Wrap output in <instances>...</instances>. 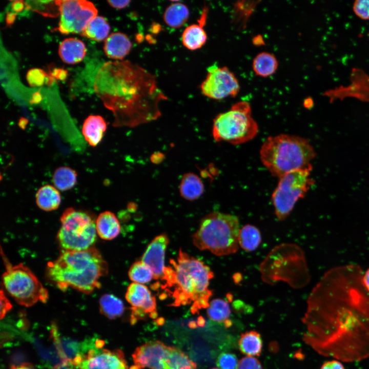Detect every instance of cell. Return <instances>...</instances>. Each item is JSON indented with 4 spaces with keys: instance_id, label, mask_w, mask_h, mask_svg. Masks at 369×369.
Listing matches in <instances>:
<instances>
[{
    "instance_id": "obj_1",
    "label": "cell",
    "mask_w": 369,
    "mask_h": 369,
    "mask_svg": "<svg viewBox=\"0 0 369 369\" xmlns=\"http://www.w3.org/2000/svg\"><path fill=\"white\" fill-rule=\"evenodd\" d=\"M363 274L355 264L334 267L309 294L303 340L320 355L344 362L369 357V292Z\"/></svg>"
},
{
    "instance_id": "obj_2",
    "label": "cell",
    "mask_w": 369,
    "mask_h": 369,
    "mask_svg": "<svg viewBox=\"0 0 369 369\" xmlns=\"http://www.w3.org/2000/svg\"><path fill=\"white\" fill-rule=\"evenodd\" d=\"M94 88L112 112L115 127H135L156 120L161 115L159 102L168 99L155 75L127 60L104 63Z\"/></svg>"
},
{
    "instance_id": "obj_3",
    "label": "cell",
    "mask_w": 369,
    "mask_h": 369,
    "mask_svg": "<svg viewBox=\"0 0 369 369\" xmlns=\"http://www.w3.org/2000/svg\"><path fill=\"white\" fill-rule=\"evenodd\" d=\"M166 266L159 286L173 298L171 305L191 304L193 314L208 308L213 292L209 288L214 273L201 260L179 251L177 260Z\"/></svg>"
},
{
    "instance_id": "obj_4",
    "label": "cell",
    "mask_w": 369,
    "mask_h": 369,
    "mask_svg": "<svg viewBox=\"0 0 369 369\" xmlns=\"http://www.w3.org/2000/svg\"><path fill=\"white\" fill-rule=\"evenodd\" d=\"M47 278L62 291L72 288L89 294L100 287L99 279L108 273L107 262L94 247L80 251H62L46 269Z\"/></svg>"
},
{
    "instance_id": "obj_5",
    "label": "cell",
    "mask_w": 369,
    "mask_h": 369,
    "mask_svg": "<svg viewBox=\"0 0 369 369\" xmlns=\"http://www.w3.org/2000/svg\"><path fill=\"white\" fill-rule=\"evenodd\" d=\"M315 156V151L308 139L285 134L269 137L260 150L262 164L278 178L294 171H311V161Z\"/></svg>"
},
{
    "instance_id": "obj_6",
    "label": "cell",
    "mask_w": 369,
    "mask_h": 369,
    "mask_svg": "<svg viewBox=\"0 0 369 369\" xmlns=\"http://www.w3.org/2000/svg\"><path fill=\"white\" fill-rule=\"evenodd\" d=\"M239 230L237 216L213 212L201 219L193 243L199 250H209L218 256L230 255L238 249Z\"/></svg>"
},
{
    "instance_id": "obj_7",
    "label": "cell",
    "mask_w": 369,
    "mask_h": 369,
    "mask_svg": "<svg viewBox=\"0 0 369 369\" xmlns=\"http://www.w3.org/2000/svg\"><path fill=\"white\" fill-rule=\"evenodd\" d=\"M260 269L262 279L270 284L283 280L293 287L298 288L296 277L300 275L309 278L303 252L293 244H282L275 248Z\"/></svg>"
},
{
    "instance_id": "obj_8",
    "label": "cell",
    "mask_w": 369,
    "mask_h": 369,
    "mask_svg": "<svg viewBox=\"0 0 369 369\" xmlns=\"http://www.w3.org/2000/svg\"><path fill=\"white\" fill-rule=\"evenodd\" d=\"M258 132V126L252 116L251 106L245 101L236 102L213 119L212 134L218 142L241 144L253 139Z\"/></svg>"
},
{
    "instance_id": "obj_9",
    "label": "cell",
    "mask_w": 369,
    "mask_h": 369,
    "mask_svg": "<svg viewBox=\"0 0 369 369\" xmlns=\"http://www.w3.org/2000/svg\"><path fill=\"white\" fill-rule=\"evenodd\" d=\"M96 219L90 213L72 207L60 217L57 241L63 251H80L94 246L96 240Z\"/></svg>"
},
{
    "instance_id": "obj_10",
    "label": "cell",
    "mask_w": 369,
    "mask_h": 369,
    "mask_svg": "<svg viewBox=\"0 0 369 369\" xmlns=\"http://www.w3.org/2000/svg\"><path fill=\"white\" fill-rule=\"evenodd\" d=\"M5 262L6 271L2 275L3 283L18 304L29 307L39 301H47L48 290L27 266L22 263L13 265L6 260Z\"/></svg>"
},
{
    "instance_id": "obj_11",
    "label": "cell",
    "mask_w": 369,
    "mask_h": 369,
    "mask_svg": "<svg viewBox=\"0 0 369 369\" xmlns=\"http://www.w3.org/2000/svg\"><path fill=\"white\" fill-rule=\"evenodd\" d=\"M311 170H301L289 172L279 178L272 195L275 213L278 219L284 220L297 201L304 196L314 180L310 177Z\"/></svg>"
},
{
    "instance_id": "obj_12",
    "label": "cell",
    "mask_w": 369,
    "mask_h": 369,
    "mask_svg": "<svg viewBox=\"0 0 369 369\" xmlns=\"http://www.w3.org/2000/svg\"><path fill=\"white\" fill-rule=\"evenodd\" d=\"M60 20L57 30L61 33H80L93 18L97 10L93 3L84 0L57 1Z\"/></svg>"
},
{
    "instance_id": "obj_13",
    "label": "cell",
    "mask_w": 369,
    "mask_h": 369,
    "mask_svg": "<svg viewBox=\"0 0 369 369\" xmlns=\"http://www.w3.org/2000/svg\"><path fill=\"white\" fill-rule=\"evenodd\" d=\"M202 93L216 100L235 96L239 92L240 85L234 74L227 67L213 65L208 69L205 79L200 85Z\"/></svg>"
},
{
    "instance_id": "obj_14",
    "label": "cell",
    "mask_w": 369,
    "mask_h": 369,
    "mask_svg": "<svg viewBox=\"0 0 369 369\" xmlns=\"http://www.w3.org/2000/svg\"><path fill=\"white\" fill-rule=\"evenodd\" d=\"M103 341L96 342L95 348L86 354H77L73 360L79 369H128L123 352L102 348Z\"/></svg>"
},
{
    "instance_id": "obj_15",
    "label": "cell",
    "mask_w": 369,
    "mask_h": 369,
    "mask_svg": "<svg viewBox=\"0 0 369 369\" xmlns=\"http://www.w3.org/2000/svg\"><path fill=\"white\" fill-rule=\"evenodd\" d=\"M170 346L158 340L150 341L137 347L132 354L137 369H170L168 358Z\"/></svg>"
},
{
    "instance_id": "obj_16",
    "label": "cell",
    "mask_w": 369,
    "mask_h": 369,
    "mask_svg": "<svg viewBox=\"0 0 369 369\" xmlns=\"http://www.w3.org/2000/svg\"><path fill=\"white\" fill-rule=\"evenodd\" d=\"M125 297L131 305L132 322L142 319L146 314L152 318L157 317L156 299L146 285L134 282L130 284Z\"/></svg>"
},
{
    "instance_id": "obj_17",
    "label": "cell",
    "mask_w": 369,
    "mask_h": 369,
    "mask_svg": "<svg viewBox=\"0 0 369 369\" xmlns=\"http://www.w3.org/2000/svg\"><path fill=\"white\" fill-rule=\"evenodd\" d=\"M169 243L167 234H161L155 237L148 245L141 257L152 270L153 279L162 281L164 276L165 252Z\"/></svg>"
},
{
    "instance_id": "obj_18",
    "label": "cell",
    "mask_w": 369,
    "mask_h": 369,
    "mask_svg": "<svg viewBox=\"0 0 369 369\" xmlns=\"http://www.w3.org/2000/svg\"><path fill=\"white\" fill-rule=\"evenodd\" d=\"M208 9L202 12L198 24H192L183 30L181 39L183 46L189 50H195L201 48L206 43L207 35L203 29L206 21Z\"/></svg>"
},
{
    "instance_id": "obj_19",
    "label": "cell",
    "mask_w": 369,
    "mask_h": 369,
    "mask_svg": "<svg viewBox=\"0 0 369 369\" xmlns=\"http://www.w3.org/2000/svg\"><path fill=\"white\" fill-rule=\"evenodd\" d=\"M132 43L127 35L121 32H113L105 39L104 50L109 58L122 60L131 51Z\"/></svg>"
},
{
    "instance_id": "obj_20",
    "label": "cell",
    "mask_w": 369,
    "mask_h": 369,
    "mask_svg": "<svg viewBox=\"0 0 369 369\" xmlns=\"http://www.w3.org/2000/svg\"><path fill=\"white\" fill-rule=\"evenodd\" d=\"M107 129V124L100 115H91L84 120L81 133L88 144L96 147L101 141Z\"/></svg>"
},
{
    "instance_id": "obj_21",
    "label": "cell",
    "mask_w": 369,
    "mask_h": 369,
    "mask_svg": "<svg viewBox=\"0 0 369 369\" xmlns=\"http://www.w3.org/2000/svg\"><path fill=\"white\" fill-rule=\"evenodd\" d=\"M58 54L64 63L75 64L83 59L86 54V48L81 40L76 38H68L60 43Z\"/></svg>"
},
{
    "instance_id": "obj_22",
    "label": "cell",
    "mask_w": 369,
    "mask_h": 369,
    "mask_svg": "<svg viewBox=\"0 0 369 369\" xmlns=\"http://www.w3.org/2000/svg\"><path fill=\"white\" fill-rule=\"evenodd\" d=\"M97 234L104 240H112L120 233V225L115 215L106 211L99 214L96 219Z\"/></svg>"
},
{
    "instance_id": "obj_23",
    "label": "cell",
    "mask_w": 369,
    "mask_h": 369,
    "mask_svg": "<svg viewBox=\"0 0 369 369\" xmlns=\"http://www.w3.org/2000/svg\"><path fill=\"white\" fill-rule=\"evenodd\" d=\"M37 207L45 211L56 210L61 202L59 191L54 186L45 184L39 188L35 194Z\"/></svg>"
},
{
    "instance_id": "obj_24",
    "label": "cell",
    "mask_w": 369,
    "mask_h": 369,
    "mask_svg": "<svg viewBox=\"0 0 369 369\" xmlns=\"http://www.w3.org/2000/svg\"><path fill=\"white\" fill-rule=\"evenodd\" d=\"M204 185L196 174L189 172L182 177L179 185L181 197L188 200H194L200 197L204 192Z\"/></svg>"
},
{
    "instance_id": "obj_25",
    "label": "cell",
    "mask_w": 369,
    "mask_h": 369,
    "mask_svg": "<svg viewBox=\"0 0 369 369\" xmlns=\"http://www.w3.org/2000/svg\"><path fill=\"white\" fill-rule=\"evenodd\" d=\"M278 67L275 56L270 52H262L253 59L252 69L255 74L260 77H266L274 74Z\"/></svg>"
},
{
    "instance_id": "obj_26",
    "label": "cell",
    "mask_w": 369,
    "mask_h": 369,
    "mask_svg": "<svg viewBox=\"0 0 369 369\" xmlns=\"http://www.w3.org/2000/svg\"><path fill=\"white\" fill-rule=\"evenodd\" d=\"M190 11L188 7L180 3L171 4L163 14L165 23L173 28L182 27L188 20Z\"/></svg>"
},
{
    "instance_id": "obj_27",
    "label": "cell",
    "mask_w": 369,
    "mask_h": 369,
    "mask_svg": "<svg viewBox=\"0 0 369 369\" xmlns=\"http://www.w3.org/2000/svg\"><path fill=\"white\" fill-rule=\"evenodd\" d=\"M110 27L102 16H96L86 26L81 35L96 42L106 39L109 33Z\"/></svg>"
},
{
    "instance_id": "obj_28",
    "label": "cell",
    "mask_w": 369,
    "mask_h": 369,
    "mask_svg": "<svg viewBox=\"0 0 369 369\" xmlns=\"http://www.w3.org/2000/svg\"><path fill=\"white\" fill-rule=\"evenodd\" d=\"M240 351L247 356H258L262 351V342L261 336L255 331L242 334L238 341Z\"/></svg>"
},
{
    "instance_id": "obj_29",
    "label": "cell",
    "mask_w": 369,
    "mask_h": 369,
    "mask_svg": "<svg viewBox=\"0 0 369 369\" xmlns=\"http://www.w3.org/2000/svg\"><path fill=\"white\" fill-rule=\"evenodd\" d=\"M77 173L71 168L62 166L54 171L52 180L53 186L59 191H65L72 189L77 182Z\"/></svg>"
},
{
    "instance_id": "obj_30",
    "label": "cell",
    "mask_w": 369,
    "mask_h": 369,
    "mask_svg": "<svg viewBox=\"0 0 369 369\" xmlns=\"http://www.w3.org/2000/svg\"><path fill=\"white\" fill-rule=\"evenodd\" d=\"M99 305L100 313L110 319L121 316L124 312L122 301L112 294H106L101 296Z\"/></svg>"
},
{
    "instance_id": "obj_31",
    "label": "cell",
    "mask_w": 369,
    "mask_h": 369,
    "mask_svg": "<svg viewBox=\"0 0 369 369\" xmlns=\"http://www.w3.org/2000/svg\"><path fill=\"white\" fill-rule=\"evenodd\" d=\"M261 241V233L255 226L246 224L240 229L238 242L239 246L244 250L249 252L255 250Z\"/></svg>"
},
{
    "instance_id": "obj_32",
    "label": "cell",
    "mask_w": 369,
    "mask_h": 369,
    "mask_svg": "<svg viewBox=\"0 0 369 369\" xmlns=\"http://www.w3.org/2000/svg\"><path fill=\"white\" fill-rule=\"evenodd\" d=\"M231 310L228 302L222 299L217 298L212 300L207 309L209 318L213 321L225 322L229 319Z\"/></svg>"
},
{
    "instance_id": "obj_33",
    "label": "cell",
    "mask_w": 369,
    "mask_h": 369,
    "mask_svg": "<svg viewBox=\"0 0 369 369\" xmlns=\"http://www.w3.org/2000/svg\"><path fill=\"white\" fill-rule=\"evenodd\" d=\"M128 275L131 280L140 284L149 282L153 278L151 269L141 260L134 262L131 266Z\"/></svg>"
},
{
    "instance_id": "obj_34",
    "label": "cell",
    "mask_w": 369,
    "mask_h": 369,
    "mask_svg": "<svg viewBox=\"0 0 369 369\" xmlns=\"http://www.w3.org/2000/svg\"><path fill=\"white\" fill-rule=\"evenodd\" d=\"M27 3L25 5L27 8L44 16L54 17L59 14V6L57 1H28Z\"/></svg>"
},
{
    "instance_id": "obj_35",
    "label": "cell",
    "mask_w": 369,
    "mask_h": 369,
    "mask_svg": "<svg viewBox=\"0 0 369 369\" xmlns=\"http://www.w3.org/2000/svg\"><path fill=\"white\" fill-rule=\"evenodd\" d=\"M238 360L236 356L230 353H223L217 360V365L220 369H237Z\"/></svg>"
},
{
    "instance_id": "obj_36",
    "label": "cell",
    "mask_w": 369,
    "mask_h": 369,
    "mask_svg": "<svg viewBox=\"0 0 369 369\" xmlns=\"http://www.w3.org/2000/svg\"><path fill=\"white\" fill-rule=\"evenodd\" d=\"M47 76V75L42 70L33 69L28 71L27 79L30 86L39 87L43 85Z\"/></svg>"
},
{
    "instance_id": "obj_37",
    "label": "cell",
    "mask_w": 369,
    "mask_h": 369,
    "mask_svg": "<svg viewBox=\"0 0 369 369\" xmlns=\"http://www.w3.org/2000/svg\"><path fill=\"white\" fill-rule=\"evenodd\" d=\"M356 15L362 19H369V0L356 1L353 7Z\"/></svg>"
},
{
    "instance_id": "obj_38",
    "label": "cell",
    "mask_w": 369,
    "mask_h": 369,
    "mask_svg": "<svg viewBox=\"0 0 369 369\" xmlns=\"http://www.w3.org/2000/svg\"><path fill=\"white\" fill-rule=\"evenodd\" d=\"M237 369H262L261 363L253 356L242 358L238 362Z\"/></svg>"
},
{
    "instance_id": "obj_39",
    "label": "cell",
    "mask_w": 369,
    "mask_h": 369,
    "mask_svg": "<svg viewBox=\"0 0 369 369\" xmlns=\"http://www.w3.org/2000/svg\"><path fill=\"white\" fill-rule=\"evenodd\" d=\"M12 305L4 294L2 290L1 291V318L2 319L6 314L11 309Z\"/></svg>"
},
{
    "instance_id": "obj_40",
    "label": "cell",
    "mask_w": 369,
    "mask_h": 369,
    "mask_svg": "<svg viewBox=\"0 0 369 369\" xmlns=\"http://www.w3.org/2000/svg\"><path fill=\"white\" fill-rule=\"evenodd\" d=\"M320 369H345L341 361L332 360L324 362Z\"/></svg>"
},
{
    "instance_id": "obj_41",
    "label": "cell",
    "mask_w": 369,
    "mask_h": 369,
    "mask_svg": "<svg viewBox=\"0 0 369 369\" xmlns=\"http://www.w3.org/2000/svg\"><path fill=\"white\" fill-rule=\"evenodd\" d=\"M107 2L112 7L117 9H121L126 8L129 6L131 1H108Z\"/></svg>"
},
{
    "instance_id": "obj_42",
    "label": "cell",
    "mask_w": 369,
    "mask_h": 369,
    "mask_svg": "<svg viewBox=\"0 0 369 369\" xmlns=\"http://www.w3.org/2000/svg\"><path fill=\"white\" fill-rule=\"evenodd\" d=\"M165 155L161 152H155L151 156V161L156 164L160 163L164 159Z\"/></svg>"
},
{
    "instance_id": "obj_43",
    "label": "cell",
    "mask_w": 369,
    "mask_h": 369,
    "mask_svg": "<svg viewBox=\"0 0 369 369\" xmlns=\"http://www.w3.org/2000/svg\"><path fill=\"white\" fill-rule=\"evenodd\" d=\"M362 282L365 289L369 292V268L363 274Z\"/></svg>"
},
{
    "instance_id": "obj_44",
    "label": "cell",
    "mask_w": 369,
    "mask_h": 369,
    "mask_svg": "<svg viewBox=\"0 0 369 369\" xmlns=\"http://www.w3.org/2000/svg\"><path fill=\"white\" fill-rule=\"evenodd\" d=\"M24 5L23 1H14L12 3V7L15 11L19 12L24 8Z\"/></svg>"
},
{
    "instance_id": "obj_45",
    "label": "cell",
    "mask_w": 369,
    "mask_h": 369,
    "mask_svg": "<svg viewBox=\"0 0 369 369\" xmlns=\"http://www.w3.org/2000/svg\"><path fill=\"white\" fill-rule=\"evenodd\" d=\"M66 72L63 70H56L55 71L54 75L55 77L60 79H63L66 77Z\"/></svg>"
},
{
    "instance_id": "obj_46",
    "label": "cell",
    "mask_w": 369,
    "mask_h": 369,
    "mask_svg": "<svg viewBox=\"0 0 369 369\" xmlns=\"http://www.w3.org/2000/svg\"><path fill=\"white\" fill-rule=\"evenodd\" d=\"M10 369H34L33 366L29 364L24 363L18 365H13Z\"/></svg>"
},
{
    "instance_id": "obj_47",
    "label": "cell",
    "mask_w": 369,
    "mask_h": 369,
    "mask_svg": "<svg viewBox=\"0 0 369 369\" xmlns=\"http://www.w3.org/2000/svg\"><path fill=\"white\" fill-rule=\"evenodd\" d=\"M253 41L255 45H262V43L263 42L262 37L258 35L255 36L253 38Z\"/></svg>"
},
{
    "instance_id": "obj_48",
    "label": "cell",
    "mask_w": 369,
    "mask_h": 369,
    "mask_svg": "<svg viewBox=\"0 0 369 369\" xmlns=\"http://www.w3.org/2000/svg\"><path fill=\"white\" fill-rule=\"evenodd\" d=\"M313 103V101L311 99L308 98L304 100V105L305 107L309 108V107L312 106Z\"/></svg>"
},
{
    "instance_id": "obj_49",
    "label": "cell",
    "mask_w": 369,
    "mask_h": 369,
    "mask_svg": "<svg viewBox=\"0 0 369 369\" xmlns=\"http://www.w3.org/2000/svg\"><path fill=\"white\" fill-rule=\"evenodd\" d=\"M199 326H202L204 324V320L202 317H200L198 318L197 323Z\"/></svg>"
},
{
    "instance_id": "obj_50",
    "label": "cell",
    "mask_w": 369,
    "mask_h": 369,
    "mask_svg": "<svg viewBox=\"0 0 369 369\" xmlns=\"http://www.w3.org/2000/svg\"><path fill=\"white\" fill-rule=\"evenodd\" d=\"M212 369H218V368H212Z\"/></svg>"
}]
</instances>
